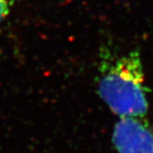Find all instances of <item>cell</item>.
<instances>
[{
  "instance_id": "cell-1",
  "label": "cell",
  "mask_w": 153,
  "mask_h": 153,
  "mask_svg": "<svg viewBox=\"0 0 153 153\" xmlns=\"http://www.w3.org/2000/svg\"><path fill=\"white\" fill-rule=\"evenodd\" d=\"M97 91L118 118L146 117L149 89L138 49L122 53L110 45L101 49Z\"/></svg>"
},
{
  "instance_id": "cell-3",
  "label": "cell",
  "mask_w": 153,
  "mask_h": 153,
  "mask_svg": "<svg viewBox=\"0 0 153 153\" xmlns=\"http://www.w3.org/2000/svg\"><path fill=\"white\" fill-rule=\"evenodd\" d=\"M10 11V0H0V24Z\"/></svg>"
},
{
  "instance_id": "cell-2",
  "label": "cell",
  "mask_w": 153,
  "mask_h": 153,
  "mask_svg": "<svg viewBox=\"0 0 153 153\" xmlns=\"http://www.w3.org/2000/svg\"><path fill=\"white\" fill-rule=\"evenodd\" d=\"M112 141L116 153H153V126L146 117L118 118Z\"/></svg>"
}]
</instances>
